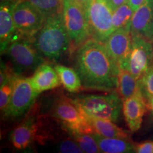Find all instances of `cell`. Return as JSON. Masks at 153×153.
<instances>
[{"label": "cell", "mask_w": 153, "mask_h": 153, "mask_svg": "<svg viewBox=\"0 0 153 153\" xmlns=\"http://www.w3.org/2000/svg\"><path fill=\"white\" fill-rule=\"evenodd\" d=\"M75 70L83 87L104 91L117 89L119 67L104 43L94 38H89L79 46Z\"/></svg>", "instance_id": "1"}, {"label": "cell", "mask_w": 153, "mask_h": 153, "mask_svg": "<svg viewBox=\"0 0 153 153\" xmlns=\"http://www.w3.org/2000/svg\"><path fill=\"white\" fill-rule=\"evenodd\" d=\"M34 47L45 58L57 60L68 51L70 39L62 11L45 19L43 27L32 38Z\"/></svg>", "instance_id": "2"}, {"label": "cell", "mask_w": 153, "mask_h": 153, "mask_svg": "<svg viewBox=\"0 0 153 153\" xmlns=\"http://www.w3.org/2000/svg\"><path fill=\"white\" fill-rule=\"evenodd\" d=\"M117 94L88 95L73 99L74 102L87 118H100L116 122L119 119L123 103Z\"/></svg>", "instance_id": "3"}, {"label": "cell", "mask_w": 153, "mask_h": 153, "mask_svg": "<svg viewBox=\"0 0 153 153\" xmlns=\"http://www.w3.org/2000/svg\"><path fill=\"white\" fill-rule=\"evenodd\" d=\"M5 52L10 58L14 72L19 75L28 70H36L45 62L43 57L34 47L32 40L24 36L16 40L14 38Z\"/></svg>", "instance_id": "4"}, {"label": "cell", "mask_w": 153, "mask_h": 153, "mask_svg": "<svg viewBox=\"0 0 153 153\" xmlns=\"http://www.w3.org/2000/svg\"><path fill=\"white\" fill-rule=\"evenodd\" d=\"M62 11L70 42L79 46L90 38L86 10L74 0H62Z\"/></svg>", "instance_id": "5"}, {"label": "cell", "mask_w": 153, "mask_h": 153, "mask_svg": "<svg viewBox=\"0 0 153 153\" xmlns=\"http://www.w3.org/2000/svg\"><path fill=\"white\" fill-rule=\"evenodd\" d=\"M131 34V51L123 70L140 79L153 68V43L137 33Z\"/></svg>", "instance_id": "6"}, {"label": "cell", "mask_w": 153, "mask_h": 153, "mask_svg": "<svg viewBox=\"0 0 153 153\" xmlns=\"http://www.w3.org/2000/svg\"><path fill=\"white\" fill-rule=\"evenodd\" d=\"M113 11L106 0H94L91 2L86 11L91 38L103 43L106 42L114 32Z\"/></svg>", "instance_id": "7"}, {"label": "cell", "mask_w": 153, "mask_h": 153, "mask_svg": "<svg viewBox=\"0 0 153 153\" xmlns=\"http://www.w3.org/2000/svg\"><path fill=\"white\" fill-rule=\"evenodd\" d=\"M14 21L17 33L32 40L43 27L45 18L27 0H20L14 6Z\"/></svg>", "instance_id": "8"}, {"label": "cell", "mask_w": 153, "mask_h": 153, "mask_svg": "<svg viewBox=\"0 0 153 153\" xmlns=\"http://www.w3.org/2000/svg\"><path fill=\"white\" fill-rule=\"evenodd\" d=\"M38 94L30 84L29 77L19 75L15 82L10 101L3 111L4 116L8 118L21 116L29 109Z\"/></svg>", "instance_id": "9"}, {"label": "cell", "mask_w": 153, "mask_h": 153, "mask_svg": "<svg viewBox=\"0 0 153 153\" xmlns=\"http://www.w3.org/2000/svg\"><path fill=\"white\" fill-rule=\"evenodd\" d=\"M54 114L65 123L66 128L89 134L94 133L88 118L72 99L64 97L57 101L54 106Z\"/></svg>", "instance_id": "10"}, {"label": "cell", "mask_w": 153, "mask_h": 153, "mask_svg": "<svg viewBox=\"0 0 153 153\" xmlns=\"http://www.w3.org/2000/svg\"><path fill=\"white\" fill-rule=\"evenodd\" d=\"M104 45L109 55L117 63L120 70H123L131 51V27L114 30L107 38Z\"/></svg>", "instance_id": "11"}, {"label": "cell", "mask_w": 153, "mask_h": 153, "mask_svg": "<svg viewBox=\"0 0 153 153\" xmlns=\"http://www.w3.org/2000/svg\"><path fill=\"white\" fill-rule=\"evenodd\" d=\"M131 31L153 43V0H144L135 11L131 23Z\"/></svg>", "instance_id": "12"}, {"label": "cell", "mask_w": 153, "mask_h": 153, "mask_svg": "<svg viewBox=\"0 0 153 153\" xmlns=\"http://www.w3.org/2000/svg\"><path fill=\"white\" fill-rule=\"evenodd\" d=\"M147 108L146 99L141 92L123 99V113L130 131L136 132L140 128Z\"/></svg>", "instance_id": "13"}, {"label": "cell", "mask_w": 153, "mask_h": 153, "mask_svg": "<svg viewBox=\"0 0 153 153\" xmlns=\"http://www.w3.org/2000/svg\"><path fill=\"white\" fill-rule=\"evenodd\" d=\"M17 1H4L0 6V44L1 53H4L16 32L14 16V6Z\"/></svg>", "instance_id": "14"}, {"label": "cell", "mask_w": 153, "mask_h": 153, "mask_svg": "<svg viewBox=\"0 0 153 153\" xmlns=\"http://www.w3.org/2000/svg\"><path fill=\"white\" fill-rule=\"evenodd\" d=\"M29 80L38 94L55 89L61 84L55 68L45 62L36 69L32 76L29 77Z\"/></svg>", "instance_id": "15"}, {"label": "cell", "mask_w": 153, "mask_h": 153, "mask_svg": "<svg viewBox=\"0 0 153 153\" xmlns=\"http://www.w3.org/2000/svg\"><path fill=\"white\" fill-rule=\"evenodd\" d=\"M91 135L94 137L101 152L124 153L135 151V145L128 139L104 137L97 133Z\"/></svg>", "instance_id": "16"}, {"label": "cell", "mask_w": 153, "mask_h": 153, "mask_svg": "<svg viewBox=\"0 0 153 153\" xmlns=\"http://www.w3.org/2000/svg\"><path fill=\"white\" fill-rule=\"evenodd\" d=\"M37 127L33 118L26 121L16 128L10 135V140L15 148L24 150L31 143L35 136Z\"/></svg>", "instance_id": "17"}, {"label": "cell", "mask_w": 153, "mask_h": 153, "mask_svg": "<svg viewBox=\"0 0 153 153\" xmlns=\"http://www.w3.org/2000/svg\"><path fill=\"white\" fill-rule=\"evenodd\" d=\"M117 90L123 100L133 97L141 92L140 80L128 70H120L118 74Z\"/></svg>", "instance_id": "18"}, {"label": "cell", "mask_w": 153, "mask_h": 153, "mask_svg": "<svg viewBox=\"0 0 153 153\" xmlns=\"http://www.w3.org/2000/svg\"><path fill=\"white\" fill-rule=\"evenodd\" d=\"M88 120L92 127L94 133H97L102 136L108 137L129 138L128 133L120 128L112 120L94 118H88Z\"/></svg>", "instance_id": "19"}, {"label": "cell", "mask_w": 153, "mask_h": 153, "mask_svg": "<svg viewBox=\"0 0 153 153\" xmlns=\"http://www.w3.org/2000/svg\"><path fill=\"white\" fill-rule=\"evenodd\" d=\"M55 69L58 74L61 84L70 92H76L82 89L81 79L76 70L57 65Z\"/></svg>", "instance_id": "20"}, {"label": "cell", "mask_w": 153, "mask_h": 153, "mask_svg": "<svg viewBox=\"0 0 153 153\" xmlns=\"http://www.w3.org/2000/svg\"><path fill=\"white\" fill-rule=\"evenodd\" d=\"M135 11L128 3L120 6L113 11L112 25L114 30L122 28L131 27V23Z\"/></svg>", "instance_id": "21"}, {"label": "cell", "mask_w": 153, "mask_h": 153, "mask_svg": "<svg viewBox=\"0 0 153 153\" xmlns=\"http://www.w3.org/2000/svg\"><path fill=\"white\" fill-rule=\"evenodd\" d=\"M67 130L70 133L74 140L79 145L82 150L84 151V152H101L97 141L91 134L79 132L70 128H67Z\"/></svg>", "instance_id": "22"}, {"label": "cell", "mask_w": 153, "mask_h": 153, "mask_svg": "<svg viewBox=\"0 0 153 153\" xmlns=\"http://www.w3.org/2000/svg\"><path fill=\"white\" fill-rule=\"evenodd\" d=\"M45 18L62 12V0H27Z\"/></svg>", "instance_id": "23"}, {"label": "cell", "mask_w": 153, "mask_h": 153, "mask_svg": "<svg viewBox=\"0 0 153 153\" xmlns=\"http://www.w3.org/2000/svg\"><path fill=\"white\" fill-rule=\"evenodd\" d=\"M19 76V74L14 73L4 83L1 85V87H0V108H1V111H4L8 106L11 95H12L13 90H14L15 82Z\"/></svg>", "instance_id": "24"}, {"label": "cell", "mask_w": 153, "mask_h": 153, "mask_svg": "<svg viewBox=\"0 0 153 153\" xmlns=\"http://www.w3.org/2000/svg\"><path fill=\"white\" fill-rule=\"evenodd\" d=\"M140 80L141 92L147 100L153 96V68L146 72Z\"/></svg>", "instance_id": "25"}, {"label": "cell", "mask_w": 153, "mask_h": 153, "mask_svg": "<svg viewBox=\"0 0 153 153\" xmlns=\"http://www.w3.org/2000/svg\"><path fill=\"white\" fill-rule=\"evenodd\" d=\"M60 152L63 153H82L84 151L74 140H65L60 145Z\"/></svg>", "instance_id": "26"}, {"label": "cell", "mask_w": 153, "mask_h": 153, "mask_svg": "<svg viewBox=\"0 0 153 153\" xmlns=\"http://www.w3.org/2000/svg\"><path fill=\"white\" fill-rule=\"evenodd\" d=\"M138 153H153V141H145L135 145V151Z\"/></svg>", "instance_id": "27"}, {"label": "cell", "mask_w": 153, "mask_h": 153, "mask_svg": "<svg viewBox=\"0 0 153 153\" xmlns=\"http://www.w3.org/2000/svg\"><path fill=\"white\" fill-rule=\"evenodd\" d=\"M1 72H0V85L7 81L11 75H13L14 73H16L14 71H10L9 68H7L5 65L1 63Z\"/></svg>", "instance_id": "28"}, {"label": "cell", "mask_w": 153, "mask_h": 153, "mask_svg": "<svg viewBox=\"0 0 153 153\" xmlns=\"http://www.w3.org/2000/svg\"><path fill=\"white\" fill-rule=\"evenodd\" d=\"M106 1L112 10L114 11L120 6L128 2L129 0H106Z\"/></svg>", "instance_id": "29"}, {"label": "cell", "mask_w": 153, "mask_h": 153, "mask_svg": "<svg viewBox=\"0 0 153 153\" xmlns=\"http://www.w3.org/2000/svg\"><path fill=\"white\" fill-rule=\"evenodd\" d=\"M144 1V0H129L128 3L129 5L131 6V8L135 11L138 7L142 4V3Z\"/></svg>", "instance_id": "30"}, {"label": "cell", "mask_w": 153, "mask_h": 153, "mask_svg": "<svg viewBox=\"0 0 153 153\" xmlns=\"http://www.w3.org/2000/svg\"><path fill=\"white\" fill-rule=\"evenodd\" d=\"M74 1H76L78 4H79L87 11L88 7H89V5L91 4L94 0H74Z\"/></svg>", "instance_id": "31"}, {"label": "cell", "mask_w": 153, "mask_h": 153, "mask_svg": "<svg viewBox=\"0 0 153 153\" xmlns=\"http://www.w3.org/2000/svg\"><path fill=\"white\" fill-rule=\"evenodd\" d=\"M146 102H147V108H148V109L153 113V96L147 99Z\"/></svg>", "instance_id": "32"}, {"label": "cell", "mask_w": 153, "mask_h": 153, "mask_svg": "<svg viewBox=\"0 0 153 153\" xmlns=\"http://www.w3.org/2000/svg\"><path fill=\"white\" fill-rule=\"evenodd\" d=\"M20 0H1V2H4V1H18Z\"/></svg>", "instance_id": "33"}]
</instances>
